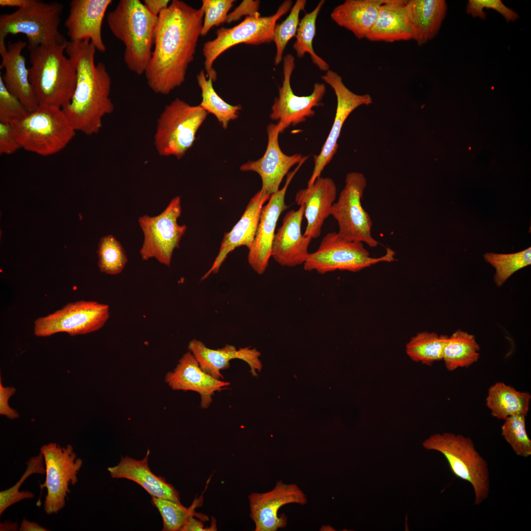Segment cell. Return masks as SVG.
Here are the masks:
<instances>
[{
  "label": "cell",
  "instance_id": "38",
  "mask_svg": "<svg viewBox=\"0 0 531 531\" xmlns=\"http://www.w3.org/2000/svg\"><path fill=\"white\" fill-rule=\"evenodd\" d=\"M43 456L40 454L30 458L27 462V468L20 479L12 487L0 492V515L9 506L25 499H32L34 494L29 491H20L24 481L31 474L45 473Z\"/></svg>",
  "mask_w": 531,
  "mask_h": 531
},
{
  "label": "cell",
  "instance_id": "41",
  "mask_svg": "<svg viewBox=\"0 0 531 531\" xmlns=\"http://www.w3.org/2000/svg\"><path fill=\"white\" fill-rule=\"evenodd\" d=\"M151 503L158 509L162 517V531H181L188 517L195 515L193 506L186 508L180 502L152 497Z\"/></svg>",
  "mask_w": 531,
  "mask_h": 531
},
{
  "label": "cell",
  "instance_id": "45",
  "mask_svg": "<svg viewBox=\"0 0 531 531\" xmlns=\"http://www.w3.org/2000/svg\"><path fill=\"white\" fill-rule=\"evenodd\" d=\"M22 147L15 138L10 123L0 122V154H12Z\"/></svg>",
  "mask_w": 531,
  "mask_h": 531
},
{
  "label": "cell",
  "instance_id": "26",
  "mask_svg": "<svg viewBox=\"0 0 531 531\" xmlns=\"http://www.w3.org/2000/svg\"><path fill=\"white\" fill-rule=\"evenodd\" d=\"M188 349L197 360L201 369L214 378L223 379L221 370L230 367V360L238 359L245 361L250 368L253 376L261 371L262 365L259 357L260 353L250 347L236 349L231 345H226L222 348L212 349L207 347L202 341L193 339L188 344Z\"/></svg>",
  "mask_w": 531,
  "mask_h": 531
},
{
  "label": "cell",
  "instance_id": "48",
  "mask_svg": "<svg viewBox=\"0 0 531 531\" xmlns=\"http://www.w3.org/2000/svg\"><path fill=\"white\" fill-rule=\"evenodd\" d=\"M169 0H145L144 4L153 15L158 17L159 14L170 4Z\"/></svg>",
  "mask_w": 531,
  "mask_h": 531
},
{
  "label": "cell",
  "instance_id": "2",
  "mask_svg": "<svg viewBox=\"0 0 531 531\" xmlns=\"http://www.w3.org/2000/svg\"><path fill=\"white\" fill-rule=\"evenodd\" d=\"M96 51L88 40L68 41L65 51L75 65L76 83L70 100L61 109L76 131L89 136L100 131L103 118L114 110L111 79L103 63H95Z\"/></svg>",
  "mask_w": 531,
  "mask_h": 531
},
{
  "label": "cell",
  "instance_id": "33",
  "mask_svg": "<svg viewBox=\"0 0 531 531\" xmlns=\"http://www.w3.org/2000/svg\"><path fill=\"white\" fill-rule=\"evenodd\" d=\"M196 78L202 91V100L199 105L207 113L214 115L223 128L226 129L231 120L238 118L241 105H232L225 101L215 91L213 81L207 79L203 70L199 72Z\"/></svg>",
  "mask_w": 531,
  "mask_h": 531
},
{
  "label": "cell",
  "instance_id": "21",
  "mask_svg": "<svg viewBox=\"0 0 531 531\" xmlns=\"http://www.w3.org/2000/svg\"><path fill=\"white\" fill-rule=\"evenodd\" d=\"M304 206L286 213L281 226L275 233L271 257L281 266L292 267L303 265L309 254L312 238L301 233Z\"/></svg>",
  "mask_w": 531,
  "mask_h": 531
},
{
  "label": "cell",
  "instance_id": "24",
  "mask_svg": "<svg viewBox=\"0 0 531 531\" xmlns=\"http://www.w3.org/2000/svg\"><path fill=\"white\" fill-rule=\"evenodd\" d=\"M270 195L259 191L250 200L238 221L221 241L218 253L213 264L201 280L218 272L227 255L236 248L245 246L250 249L254 241L264 204Z\"/></svg>",
  "mask_w": 531,
  "mask_h": 531
},
{
  "label": "cell",
  "instance_id": "20",
  "mask_svg": "<svg viewBox=\"0 0 531 531\" xmlns=\"http://www.w3.org/2000/svg\"><path fill=\"white\" fill-rule=\"evenodd\" d=\"M112 0H72L64 23L70 41H90L96 50L105 52L102 36L103 21Z\"/></svg>",
  "mask_w": 531,
  "mask_h": 531
},
{
  "label": "cell",
  "instance_id": "43",
  "mask_svg": "<svg viewBox=\"0 0 531 531\" xmlns=\"http://www.w3.org/2000/svg\"><path fill=\"white\" fill-rule=\"evenodd\" d=\"M29 114L20 100L7 89L0 77V122L10 123Z\"/></svg>",
  "mask_w": 531,
  "mask_h": 531
},
{
  "label": "cell",
  "instance_id": "7",
  "mask_svg": "<svg viewBox=\"0 0 531 531\" xmlns=\"http://www.w3.org/2000/svg\"><path fill=\"white\" fill-rule=\"evenodd\" d=\"M63 5L58 2L32 0L27 6L11 13L0 15V42L9 34H23L28 39V48L63 44L68 41L59 27Z\"/></svg>",
  "mask_w": 531,
  "mask_h": 531
},
{
  "label": "cell",
  "instance_id": "34",
  "mask_svg": "<svg viewBox=\"0 0 531 531\" xmlns=\"http://www.w3.org/2000/svg\"><path fill=\"white\" fill-rule=\"evenodd\" d=\"M447 337V335L434 332H419L406 345V353L413 361L431 365L442 360L443 348Z\"/></svg>",
  "mask_w": 531,
  "mask_h": 531
},
{
  "label": "cell",
  "instance_id": "4",
  "mask_svg": "<svg viewBox=\"0 0 531 531\" xmlns=\"http://www.w3.org/2000/svg\"><path fill=\"white\" fill-rule=\"evenodd\" d=\"M67 42L29 49V80L39 106L62 108L73 95L76 71L71 59L64 55Z\"/></svg>",
  "mask_w": 531,
  "mask_h": 531
},
{
  "label": "cell",
  "instance_id": "49",
  "mask_svg": "<svg viewBox=\"0 0 531 531\" xmlns=\"http://www.w3.org/2000/svg\"><path fill=\"white\" fill-rule=\"evenodd\" d=\"M193 515H190L181 531H210L204 528V526L201 521H200L194 517Z\"/></svg>",
  "mask_w": 531,
  "mask_h": 531
},
{
  "label": "cell",
  "instance_id": "1",
  "mask_svg": "<svg viewBox=\"0 0 531 531\" xmlns=\"http://www.w3.org/2000/svg\"><path fill=\"white\" fill-rule=\"evenodd\" d=\"M204 12L173 0L158 16L152 56L145 72L155 93L166 95L185 81L201 35Z\"/></svg>",
  "mask_w": 531,
  "mask_h": 531
},
{
  "label": "cell",
  "instance_id": "8",
  "mask_svg": "<svg viewBox=\"0 0 531 531\" xmlns=\"http://www.w3.org/2000/svg\"><path fill=\"white\" fill-rule=\"evenodd\" d=\"M293 4L286 0L274 14L261 16L260 13L245 17L240 23L231 28L222 27L216 31V37L203 45L204 67L207 78L216 80L217 73L213 67L214 62L222 53L239 44L258 45L273 41L277 21L286 14Z\"/></svg>",
  "mask_w": 531,
  "mask_h": 531
},
{
  "label": "cell",
  "instance_id": "3",
  "mask_svg": "<svg viewBox=\"0 0 531 531\" xmlns=\"http://www.w3.org/2000/svg\"><path fill=\"white\" fill-rule=\"evenodd\" d=\"M106 20L112 34L124 46V61L128 69L138 75L145 74L152 56L158 17L139 0H121Z\"/></svg>",
  "mask_w": 531,
  "mask_h": 531
},
{
  "label": "cell",
  "instance_id": "19",
  "mask_svg": "<svg viewBox=\"0 0 531 531\" xmlns=\"http://www.w3.org/2000/svg\"><path fill=\"white\" fill-rule=\"evenodd\" d=\"M280 132L281 126L278 122L269 124L267 127L268 142L264 155L240 167L241 171L257 173L262 179L261 191L269 195L279 190L282 179L290 169L303 158L300 154L288 155L283 153L278 143Z\"/></svg>",
  "mask_w": 531,
  "mask_h": 531
},
{
  "label": "cell",
  "instance_id": "29",
  "mask_svg": "<svg viewBox=\"0 0 531 531\" xmlns=\"http://www.w3.org/2000/svg\"><path fill=\"white\" fill-rule=\"evenodd\" d=\"M406 0H384L366 38L371 41L393 42L413 39L405 9Z\"/></svg>",
  "mask_w": 531,
  "mask_h": 531
},
{
  "label": "cell",
  "instance_id": "27",
  "mask_svg": "<svg viewBox=\"0 0 531 531\" xmlns=\"http://www.w3.org/2000/svg\"><path fill=\"white\" fill-rule=\"evenodd\" d=\"M149 450L141 460L125 457L119 463L109 467L108 471L113 478H126L142 486L152 497L180 502L178 492L162 477L155 475L149 468L148 458Z\"/></svg>",
  "mask_w": 531,
  "mask_h": 531
},
{
  "label": "cell",
  "instance_id": "35",
  "mask_svg": "<svg viewBox=\"0 0 531 531\" xmlns=\"http://www.w3.org/2000/svg\"><path fill=\"white\" fill-rule=\"evenodd\" d=\"M324 1V0L320 1L313 11L305 14L301 19L293 48L298 58H303L306 53H308L314 64L320 70L326 72L329 70V64L316 54L313 48V41L316 31V20Z\"/></svg>",
  "mask_w": 531,
  "mask_h": 531
},
{
  "label": "cell",
  "instance_id": "52",
  "mask_svg": "<svg viewBox=\"0 0 531 531\" xmlns=\"http://www.w3.org/2000/svg\"><path fill=\"white\" fill-rule=\"evenodd\" d=\"M0 526L7 527L8 528L6 529V531H16L17 529H19L17 528V525L15 524V523L7 522H5L2 523H0Z\"/></svg>",
  "mask_w": 531,
  "mask_h": 531
},
{
  "label": "cell",
  "instance_id": "25",
  "mask_svg": "<svg viewBox=\"0 0 531 531\" xmlns=\"http://www.w3.org/2000/svg\"><path fill=\"white\" fill-rule=\"evenodd\" d=\"M336 186L329 177H320L310 187L299 190L295 196L297 205L304 206L307 225L304 236L312 239L319 237L324 221L331 215L336 198Z\"/></svg>",
  "mask_w": 531,
  "mask_h": 531
},
{
  "label": "cell",
  "instance_id": "44",
  "mask_svg": "<svg viewBox=\"0 0 531 531\" xmlns=\"http://www.w3.org/2000/svg\"><path fill=\"white\" fill-rule=\"evenodd\" d=\"M484 8L493 9L500 13L509 22H514L519 18L518 14L505 6L500 0H470L466 7L468 14L473 17L484 19L486 17Z\"/></svg>",
  "mask_w": 531,
  "mask_h": 531
},
{
  "label": "cell",
  "instance_id": "37",
  "mask_svg": "<svg viewBox=\"0 0 531 531\" xmlns=\"http://www.w3.org/2000/svg\"><path fill=\"white\" fill-rule=\"evenodd\" d=\"M97 253L99 270L107 274L120 273L127 263V256L121 244L111 235L100 238Z\"/></svg>",
  "mask_w": 531,
  "mask_h": 531
},
{
  "label": "cell",
  "instance_id": "36",
  "mask_svg": "<svg viewBox=\"0 0 531 531\" xmlns=\"http://www.w3.org/2000/svg\"><path fill=\"white\" fill-rule=\"evenodd\" d=\"M484 258L495 267L494 280L500 287L516 271L531 264V248L511 254L486 253Z\"/></svg>",
  "mask_w": 531,
  "mask_h": 531
},
{
  "label": "cell",
  "instance_id": "42",
  "mask_svg": "<svg viewBox=\"0 0 531 531\" xmlns=\"http://www.w3.org/2000/svg\"><path fill=\"white\" fill-rule=\"evenodd\" d=\"M234 0H203V24L201 35H206L211 28L226 22Z\"/></svg>",
  "mask_w": 531,
  "mask_h": 531
},
{
  "label": "cell",
  "instance_id": "17",
  "mask_svg": "<svg viewBox=\"0 0 531 531\" xmlns=\"http://www.w3.org/2000/svg\"><path fill=\"white\" fill-rule=\"evenodd\" d=\"M250 517L255 525V531H276L287 525V517L284 514L278 515L279 509L289 503L304 505L306 497L295 484L276 482L274 488L263 493H252L248 497Z\"/></svg>",
  "mask_w": 531,
  "mask_h": 531
},
{
  "label": "cell",
  "instance_id": "5",
  "mask_svg": "<svg viewBox=\"0 0 531 531\" xmlns=\"http://www.w3.org/2000/svg\"><path fill=\"white\" fill-rule=\"evenodd\" d=\"M10 124L22 148L42 156L59 152L76 135L61 108L54 106H39Z\"/></svg>",
  "mask_w": 531,
  "mask_h": 531
},
{
  "label": "cell",
  "instance_id": "46",
  "mask_svg": "<svg viewBox=\"0 0 531 531\" xmlns=\"http://www.w3.org/2000/svg\"><path fill=\"white\" fill-rule=\"evenodd\" d=\"M260 1L244 0L232 12L228 14L226 22L231 23L237 21L243 16H252L259 13Z\"/></svg>",
  "mask_w": 531,
  "mask_h": 531
},
{
  "label": "cell",
  "instance_id": "31",
  "mask_svg": "<svg viewBox=\"0 0 531 531\" xmlns=\"http://www.w3.org/2000/svg\"><path fill=\"white\" fill-rule=\"evenodd\" d=\"M531 399L529 392L519 391L502 382H497L489 388L486 405L493 417L504 420L511 416H526Z\"/></svg>",
  "mask_w": 531,
  "mask_h": 531
},
{
  "label": "cell",
  "instance_id": "16",
  "mask_svg": "<svg viewBox=\"0 0 531 531\" xmlns=\"http://www.w3.org/2000/svg\"><path fill=\"white\" fill-rule=\"evenodd\" d=\"M321 77L334 90L337 98V107L333 123L328 137L320 153L314 156V167L307 182V187L311 186L321 177L324 168L335 154L338 147L337 141L348 116L357 107L369 105L372 103L370 95H358L350 90L336 72L329 70Z\"/></svg>",
  "mask_w": 531,
  "mask_h": 531
},
{
  "label": "cell",
  "instance_id": "6",
  "mask_svg": "<svg viewBox=\"0 0 531 531\" xmlns=\"http://www.w3.org/2000/svg\"><path fill=\"white\" fill-rule=\"evenodd\" d=\"M427 450H436L445 458L452 473L470 483L479 505L489 497L490 480L488 465L470 437L453 433L435 434L422 443Z\"/></svg>",
  "mask_w": 531,
  "mask_h": 531
},
{
  "label": "cell",
  "instance_id": "28",
  "mask_svg": "<svg viewBox=\"0 0 531 531\" xmlns=\"http://www.w3.org/2000/svg\"><path fill=\"white\" fill-rule=\"evenodd\" d=\"M405 9L413 40L421 46L438 33L446 15L447 5L444 0H408Z\"/></svg>",
  "mask_w": 531,
  "mask_h": 531
},
{
  "label": "cell",
  "instance_id": "18",
  "mask_svg": "<svg viewBox=\"0 0 531 531\" xmlns=\"http://www.w3.org/2000/svg\"><path fill=\"white\" fill-rule=\"evenodd\" d=\"M305 160L303 158L295 169L289 173L283 187L271 195L268 203L263 207L255 238L248 254L249 264L258 274H263L268 266L278 220L289 207L285 203L288 186Z\"/></svg>",
  "mask_w": 531,
  "mask_h": 531
},
{
  "label": "cell",
  "instance_id": "40",
  "mask_svg": "<svg viewBox=\"0 0 531 531\" xmlns=\"http://www.w3.org/2000/svg\"><path fill=\"white\" fill-rule=\"evenodd\" d=\"M306 1L297 0L288 17L275 26L273 41L276 48L274 63L278 65L283 60V55L289 41L295 36L299 24L300 12L304 10Z\"/></svg>",
  "mask_w": 531,
  "mask_h": 531
},
{
  "label": "cell",
  "instance_id": "10",
  "mask_svg": "<svg viewBox=\"0 0 531 531\" xmlns=\"http://www.w3.org/2000/svg\"><path fill=\"white\" fill-rule=\"evenodd\" d=\"M394 256L395 252L387 248L385 255L372 257L363 243L331 232L323 237L317 250L309 253L303 265L304 270L321 274L336 270L354 272L380 262L394 261Z\"/></svg>",
  "mask_w": 531,
  "mask_h": 531
},
{
  "label": "cell",
  "instance_id": "15",
  "mask_svg": "<svg viewBox=\"0 0 531 531\" xmlns=\"http://www.w3.org/2000/svg\"><path fill=\"white\" fill-rule=\"evenodd\" d=\"M283 80L279 89L278 96L275 97L271 107L270 118L278 120L282 133L290 126H295L313 117L315 113L313 108L323 105L322 102L326 91L324 84L314 85L312 93L307 96H297L291 86V78L295 67V59L291 54L283 58Z\"/></svg>",
  "mask_w": 531,
  "mask_h": 531
},
{
  "label": "cell",
  "instance_id": "39",
  "mask_svg": "<svg viewBox=\"0 0 531 531\" xmlns=\"http://www.w3.org/2000/svg\"><path fill=\"white\" fill-rule=\"evenodd\" d=\"M526 416L518 415L505 418L501 427V434L519 456L528 458L531 455V440L526 428Z\"/></svg>",
  "mask_w": 531,
  "mask_h": 531
},
{
  "label": "cell",
  "instance_id": "32",
  "mask_svg": "<svg viewBox=\"0 0 531 531\" xmlns=\"http://www.w3.org/2000/svg\"><path fill=\"white\" fill-rule=\"evenodd\" d=\"M479 351L475 336L458 329L448 336L443 348L442 360L446 368L452 371L458 368L468 367L477 362Z\"/></svg>",
  "mask_w": 531,
  "mask_h": 531
},
{
  "label": "cell",
  "instance_id": "50",
  "mask_svg": "<svg viewBox=\"0 0 531 531\" xmlns=\"http://www.w3.org/2000/svg\"><path fill=\"white\" fill-rule=\"evenodd\" d=\"M20 531H49L39 524L30 522L24 518L19 527Z\"/></svg>",
  "mask_w": 531,
  "mask_h": 531
},
{
  "label": "cell",
  "instance_id": "22",
  "mask_svg": "<svg viewBox=\"0 0 531 531\" xmlns=\"http://www.w3.org/2000/svg\"><path fill=\"white\" fill-rule=\"evenodd\" d=\"M165 381L173 390L198 393L203 409L209 406L215 392L230 385L229 382L217 379L205 372L189 351L182 356L174 370L166 375Z\"/></svg>",
  "mask_w": 531,
  "mask_h": 531
},
{
  "label": "cell",
  "instance_id": "13",
  "mask_svg": "<svg viewBox=\"0 0 531 531\" xmlns=\"http://www.w3.org/2000/svg\"><path fill=\"white\" fill-rule=\"evenodd\" d=\"M45 468V480L40 485L46 488L47 494L44 509L48 515L57 514L65 506L67 495L70 493L69 486L78 482V473L83 465V460L78 458L73 446L65 447L50 442L41 447Z\"/></svg>",
  "mask_w": 531,
  "mask_h": 531
},
{
  "label": "cell",
  "instance_id": "11",
  "mask_svg": "<svg viewBox=\"0 0 531 531\" xmlns=\"http://www.w3.org/2000/svg\"><path fill=\"white\" fill-rule=\"evenodd\" d=\"M181 214V200L177 196L159 215H144L139 218L138 223L144 235L140 250L143 260L154 258L161 264L170 266L173 252L179 248L187 230L185 225L177 223Z\"/></svg>",
  "mask_w": 531,
  "mask_h": 531
},
{
  "label": "cell",
  "instance_id": "51",
  "mask_svg": "<svg viewBox=\"0 0 531 531\" xmlns=\"http://www.w3.org/2000/svg\"><path fill=\"white\" fill-rule=\"evenodd\" d=\"M32 0H0L1 7H14L21 8L30 4Z\"/></svg>",
  "mask_w": 531,
  "mask_h": 531
},
{
  "label": "cell",
  "instance_id": "9",
  "mask_svg": "<svg viewBox=\"0 0 531 531\" xmlns=\"http://www.w3.org/2000/svg\"><path fill=\"white\" fill-rule=\"evenodd\" d=\"M207 114L199 105L191 106L177 98L166 105L157 120L154 137L158 154L181 158L193 146Z\"/></svg>",
  "mask_w": 531,
  "mask_h": 531
},
{
  "label": "cell",
  "instance_id": "12",
  "mask_svg": "<svg viewBox=\"0 0 531 531\" xmlns=\"http://www.w3.org/2000/svg\"><path fill=\"white\" fill-rule=\"evenodd\" d=\"M366 185L367 180L363 174L348 173L345 186L332 206L331 215L337 223V233L341 236L374 248L379 242L372 236V221L361 204Z\"/></svg>",
  "mask_w": 531,
  "mask_h": 531
},
{
  "label": "cell",
  "instance_id": "47",
  "mask_svg": "<svg viewBox=\"0 0 531 531\" xmlns=\"http://www.w3.org/2000/svg\"><path fill=\"white\" fill-rule=\"evenodd\" d=\"M16 392L13 387H4L0 382V414L4 415L10 419L19 417L18 412L10 407L8 401Z\"/></svg>",
  "mask_w": 531,
  "mask_h": 531
},
{
  "label": "cell",
  "instance_id": "14",
  "mask_svg": "<svg viewBox=\"0 0 531 531\" xmlns=\"http://www.w3.org/2000/svg\"><path fill=\"white\" fill-rule=\"evenodd\" d=\"M110 314V307L105 303L84 300L69 302L52 314L36 319L33 333L37 337L60 332L71 336L86 334L101 328Z\"/></svg>",
  "mask_w": 531,
  "mask_h": 531
},
{
  "label": "cell",
  "instance_id": "30",
  "mask_svg": "<svg viewBox=\"0 0 531 531\" xmlns=\"http://www.w3.org/2000/svg\"><path fill=\"white\" fill-rule=\"evenodd\" d=\"M384 0H346L335 7L330 16L339 26L358 39L366 37Z\"/></svg>",
  "mask_w": 531,
  "mask_h": 531
},
{
  "label": "cell",
  "instance_id": "23",
  "mask_svg": "<svg viewBox=\"0 0 531 531\" xmlns=\"http://www.w3.org/2000/svg\"><path fill=\"white\" fill-rule=\"evenodd\" d=\"M27 45L26 42L19 40L9 43L6 47L5 41L0 42V68L5 70L3 75L0 77L7 89L20 100L30 113L39 105L30 82L25 58L22 54Z\"/></svg>",
  "mask_w": 531,
  "mask_h": 531
}]
</instances>
